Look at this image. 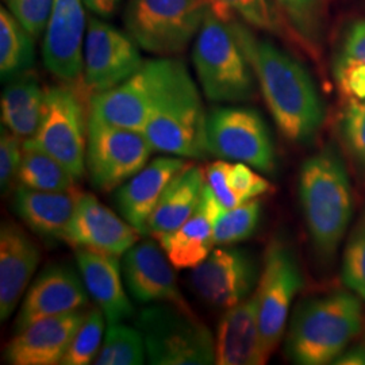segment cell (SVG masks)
I'll use <instances>...</instances> for the list:
<instances>
[{"label": "cell", "instance_id": "cell-1", "mask_svg": "<svg viewBox=\"0 0 365 365\" xmlns=\"http://www.w3.org/2000/svg\"><path fill=\"white\" fill-rule=\"evenodd\" d=\"M233 25L279 130L292 144L312 143L324 123L325 107L307 69L274 43Z\"/></svg>", "mask_w": 365, "mask_h": 365}, {"label": "cell", "instance_id": "cell-2", "mask_svg": "<svg viewBox=\"0 0 365 365\" xmlns=\"http://www.w3.org/2000/svg\"><path fill=\"white\" fill-rule=\"evenodd\" d=\"M363 329L360 298L345 291L303 300L288 327L286 353L299 365L333 364Z\"/></svg>", "mask_w": 365, "mask_h": 365}, {"label": "cell", "instance_id": "cell-3", "mask_svg": "<svg viewBox=\"0 0 365 365\" xmlns=\"http://www.w3.org/2000/svg\"><path fill=\"white\" fill-rule=\"evenodd\" d=\"M299 197L314 248L321 257H331L353 212L349 175L334 148L327 146L303 163Z\"/></svg>", "mask_w": 365, "mask_h": 365}, {"label": "cell", "instance_id": "cell-4", "mask_svg": "<svg viewBox=\"0 0 365 365\" xmlns=\"http://www.w3.org/2000/svg\"><path fill=\"white\" fill-rule=\"evenodd\" d=\"M192 63L211 102H242L253 96V66L235 33L233 19L225 21L209 10L194 42Z\"/></svg>", "mask_w": 365, "mask_h": 365}, {"label": "cell", "instance_id": "cell-5", "mask_svg": "<svg viewBox=\"0 0 365 365\" xmlns=\"http://www.w3.org/2000/svg\"><path fill=\"white\" fill-rule=\"evenodd\" d=\"M137 327L150 364H215V339L194 313L157 303L140 312Z\"/></svg>", "mask_w": 365, "mask_h": 365}, {"label": "cell", "instance_id": "cell-6", "mask_svg": "<svg viewBox=\"0 0 365 365\" xmlns=\"http://www.w3.org/2000/svg\"><path fill=\"white\" fill-rule=\"evenodd\" d=\"M206 120L200 93L185 68L150 114L143 134L160 153L205 158L210 155Z\"/></svg>", "mask_w": 365, "mask_h": 365}, {"label": "cell", "instance_id": "cell-7", "mask_svg": "<svg viewBox=\"0 0 365 365\" xmlns=\"http://www.w3.org/2000/svg\"><path fill=\"white\" fill-rule=\"evenodd\" d=\"M187 66L175 58L144 61L117 87L91 98L90 114L111 125L143 133L150 114Z\"/></svg>", "mask_w": 365, "mask_h": 365}, {"label": "cell", "instance_id": "cell-8", "mask_svg": "<svg viewBox=\"0 0 365 365\" xmlns=\"http://www.w3.org/2000/svg\"><path fill=\"white\" fill-rule=\"evenodd\" d=\"M209 10L210 0H129L123 22L141 49L172 56L196 38Z\"/></svg>", "mask_w": 365, "mask_h": 365}, {"label": "cell", "instance_id": "cell-9", "mask_svg": "<svg viewBox=\"0 0 365 365\" xmlns=\"http://www.w3.org/2000/svg\"><path fill=\"white\" fill-rule=\"evenodd\" d=\"M88 118L76 92L68 87H49L45 90L38 130L24 141V146L54 157L78 180L87 170Z\"/></svg>", "mask_w": 365, "mask_h": 365}, {"label": "cell", "instance_id": "cell-10", "mask_svg": "<svg viewBox=\"0 0 365 365\" xmlns=\"http://www.w3.org/2000/svg\"><path fill=\"white\" fill-rule=\"evenodd\" d=\"M153 150L143 133L90 114L86 165L98 191L110 192L130 180L148 164Z\"/></svg>", "mask_w": 365, "mask_h": 365}, {"label": "cell", "instance_id": "cell-11", "mask_svg": "<svg viewBox=\"0 0 365 365\" xmlns=\"http://www.w3.org/2000/svg\"><path fill=\"white\" fill-rule=\"evenodd\" d=\"M303 286L294 250L279 237L265 250L264 268L256 288L261 345L267 360L283 339L292 300Z\"/></svg>", "mask_w": 365, "mask_h": 365}, {"label": "cell", "instance_id": "cell-12", "mask_svg": "<svg viewBox=\"0 0 365 365\" xmlns=\"http://www.w3.org/2000/svg\"><path fill=\"white\" fill-rule=\"evenodd\" d=\"M206 143L210 155L245 163L271 173L276 168L274 140L260 113L247 107H220L207 114Z\"/></svg>", "mask_w": 365, "mask_h": 365}, {"label": "cell", "instance_id": "cell-13", "mask_svg": "<svg viewBox=\"0 0 365 365\" xmlns=\"http://www.w3.org/2000/svg\"><path fill=\"white\" fill-rule=\"evenodd\" d=\"M138 43L130 34L91 16L83 46V80L87 88L107 91L130 78L144 64Z\"/></svg>", "mask_w": 365, "mask_h": 365}, {"label": "cell", "instance_id": "cell-14", "mask_svg": "<svg viewBox=\"0 0 365 365\" xmlns=\"http://www.w3.org/2000/svg\"><path fill=\"white\" fill-rule=\"evenodd\" d=\"M260 279L257 259L245 249L222 247L192 268L190 283L196 295L212 307L230 309L247 299Z\"/></svg>", "mask_w": 365, "mask_h": 365}, {"label": "cell", "instance_id": "cell-15", "mask_svg": "<svg viewBox=\"0 0 365 365\" xmlns=\"http://www.w3.org/2000/svg\"><path fill=\"white\" fill-rule=\"evenodd\" d=\"M164 249L153 241L133 245L123 257L122 271L131 297L140 303H168L194 313L184 299Z\"/></svg>", "mask_w": 365, "mask_h": 365}, {"label": "cell", "instance_id": "cell-16", "mask_svg": "<svg viewBox=\"0 0 365 365\" xmlns=\"http://www.w3.org/2000/svg\"><path fill=\"white\" fill-rule=\"evenodd\" d=\"M88 291L81 274L66 264L46 267L29 288L15 321V333L39 319L71 313L88 306Z\"/></svg>", "mask_w": 365, "mask_h": 365}, {"label": "cell", "instance_id": "cell-17", "mask_svg": "<svg viewBox=\"0 0 365 365\" xmlns=\"http://www.w3.org/2000/svg\"><path fill=\"white\" fill-rule=\"evenodd\" d=\"M140 235L129 222L119 218L98 197L81 192L64 241L75 249H88L120 257L137 244Z\"/></svg>", "mask_w": 365, "mask_h": 365}, {"label": "cell", "instance_id": "cell-18", "mask_svg": "<svg viewBox=\"0 0 365 365\" xmlns=\"http://www.w3.org/2000/svg\"><path fill=\"white\" fill-rule=\"evenodd\" d=\"M83 0H53L42 43V58L56 78L72 83L83 76L86 15Z\"/></svg>", "mask_w": 365, "mask_h": 365}, {"label": "cell", "instance_id": "cell-19", "mask_svg": "<svg viewBox=\"0 0 365 365\" xmlns=\"http://www.w3.org/2000/svg\"><path fill=\"white\" fill-rule=\"evenodd\" d=\"M86 314L81 309L43 318L15 333L4 349V361L11 365L61 364Z\"/></svg>", "mask_w": 365, "mask_h": 365}, {"label": "cell", "instance_id": "cell-20", "mask_svg": "<svg viewBox=\"0 0 365 365\" xmlns=\"http://www.w3.org/2000/svg\"><path fill=\"white\" fill-rule=\"evenodd\" d=\"M41 260L38 245L11 221L0 227V319L13 315Z\"/></svg>", "mask_w": 365, "mask_h": 365}, {"label": "cell", "instance_id": "cell-21", "mask_svg": "<svg viewBox=\"0 0 365 365\" xmlns=\"http://www.w3.org/2000/svg\"><path fill=\"white\" fill-rule=\"evenodd\" d=\"M184 167L185 161L180 157H157L118 188V210L140 235H149L148 223L160 197L172 178Z\"/></svg>", "mask_w": 365, "mask_h": 365}, {"label": "cell", "instance_id": "cell-22", "mask_svg": "<svg viewBox=\"0 0 365 365\" xmlns=\"http://www.w3.org/2000/svg\"><path fill=\"white\" fill-rule=\"evenodd\" d=\"M267 361L261 345L257 297L253 292L223 314L215 337V364L262 365Z\"/></svg>", "mask_w": 365, "mask_h": 365}, {"label": "cell", "instance_id": "cell-23", "mask_svg": "<svg viewBox=\"0 0 365 365\" xmlns=\"http://www.w3.org/2000/svg\"><path fill=\"white\" fill-rule=\"evenodd\" d=\"M225 211L226 209L206 182L205 192L195 212L178 230L157 238L176 269L195 268L209 257L211 248L214 247V225Z\"/></svg>", "mask_w": 365, "mask_h": 365}, {"label": "cell", "instance_id": "cell-24", "mask_svg": "<svg viewBox=\"0 0 365 365\" xmlns=\"http://www.w3.org/2000/svg\"><path fill=\"white\" fill-rule=\"evenodd\" d=\"M76 264L88 294L103 312L108 325L129 319L134 309L122 283L119 256L76 249Z\"/></svg>", "mask_w": 365, "mask_h": 365}, {"label": "cell", "instance_id": "cell-25", "mask_svg": "<svg viewBox=\"0 0 365 365\" xmlns=\"http://www.w3.org/2000/svg\"><path fill=\"white\" fill-rule=\"evenodd\" d=\"M80 195L76 188L52 192L18 185L14 191L13 209L19 220L42 240L64 241Z\"/></svg>", "mask_w": 365, "mask_h": 365}, {"label": "cell", "instance_id": "cell-26", "mask_svg": "<svg viewBox=\"0 0 365 365\" xmlns=\"http://www.w3.org/2000/svg\"><path fill=\"white\" fill-rule=\"evenodd\" d=\"M206 187V175L196 165L179 170L165 187L153 211L148 230L149 235L161 237L178 230L197 209Z\"/></svg>", "mask_w": 365, "mask_h": 365}, {"label": "cell", "instance_id": "cell-27", "mask_svg": "<svg viewBox=\"0 0 365 365\" xmlns=\"http://www.w3.org/2000/svg\"><path fill=\"white\" fill-rule=\"evenodd\" d=\"M45 90L31 73L9 81L1 92V123L21 138H30L38 130L43 114Z\"/></svg>", "mask_w": 365, "mask_h": 365}, {"label": "cell", "instance_id": "cell-28", "mask_svg": "<svg viewBox=\"0 0 365 365\" xmlns=\"http://www.w3.org/2000/svg\"><path fill=\"white\" fill-rule=\"evenodd\" d=\"M34 63V37L10 13L0 9V75L10 81L29 72Z\"/></svg>", "mask_w": 365, "mask_h": 365}, {"label": "cell", "instance_id": "cell-29", "mask_svg": "<svg viewBox=\"0 0 365 365\" xmlns=\"http://www.w3.org/2000/svg\"><path fill=\"white\" fill-rule=\"evenodd\" d=\"M18 182L31 190L63 192L76 188L78 180L54 157L36 148L24 146Z\"/></svg>", "mask_w": 365, "mask_h": 365}, {"label": "cell", "instance_id": "cell-30", "mask_svg": "<svg viewBox=\"0 0 365 365\" xmlns=\"http://www.w3.org/2000/svg\"><path fill=\"white\" fill-rule=\"evenodd\" d=\"M148 359L145 341L138 327L123 324L108 325L105 342L95 365H140Z\"/></svg>", "mask_w": 365, "mask_h": 365}, {"label": "cell", "instance_id": "cell-31", "mask_svg": "<svg viewBox=\"0 0 365 365\" xmlns=\"http://www.w3.org/2000/svg\"><path fill=\"white\" fill-rule=\"evenodd\" d=\"M260 218L261 203L257 199L226 210L214 225V247H229L248 240L256 233Z\"/></svg>", "mask_w": 365, "mask_h": 365}, {"label": "cell", "instance_id": "cell-32", "mask_svg": "<svg viewBox=\"0 0 365 365\" xmlns=\"http://www.w3.org/2000/svg\"><path fill=\"white\" fill-rule=\"evenodd\" d=\"M105 314L98 307L88 310L72 339L61 365L93 364L101 352L105 333Z\"/></svg>", "mask_w": 365, "mask_h": 365}, {"label": "cell", "instance_id": "cell-33", "mask_svg": "<svg viewBox=\"0 0 365 365\" xmlns=\"http://www.w3.org/2000/svg\"><path fill=\"white\" fill-rule=\"evenodd\" d=\"M210 10L225 21L237 14L253 27L279 33V21L268 0H210Z\"/></svg>", "mask_w": 365, "mask_h": 365}, {"label": "cell", "instance_id": "cell-34", "mask_svg": "<svg viewBox=\"0 0 365 365\" xmlns=\"http://www.w3.org/2000/svg\"><path fill=\"white\" fill-rule=\"evenodd\" d=\"M325 0H277L288 24L306 43H317L324 21Z\"/></svg>", "mask_w": 365, "mask_h": 365}, {"label": "cell", "instance_id": "cell-35", "mask_svg": "<svg viewBox=\"0 0 365 365\" xmlns=\"http://www.w3.org/2000/svg\"><path fill=\"white\" fill-rule=\"evenodd\" d=\"M339 134L354 164L365 170V101H349L339 119Z\"/></svg>", "mask_w": 365, "mask_h": 365}, {"label": "cell", "instance_id": "cell-36", "mask_svg": "<svg viewBox=\"0 0 365 365\" xmlns=\"http://www.w3.org/2000/svg\"><path fill=\"white\" fill-rule=\"evenodd\" d=\"M341 277L346 287L365 299V220L356 227L345 248Z\"/></svg>", "mask_w": 365, "mask_h": 365}, {"label": "cell", "instance_id": "cell-37", "mask_svg": "<svg viewBox=\"0 0 365 365\" xmlns=\"http://www.w3.org/2000/svg\"><path fill=\"white\" fill-rule=\"evenodd\" d=\"M24 138L1 126L0 133V190L6 195L18 180V172L24 157Z\"/></svg>", "mask_w": 365, "mask_h": 365}, {"label": "cell", "instance_id": "cell-38", "mask_svg": "<svg viewBox=\"0 0 365 365\" xmlns=\"http://www.w3.org/2000/svg\"><path fill=\"white\" fill-rule=\"evenodd\" d=\"M7 6L10 13L34 38L46 31L53 0H7Z\"/></svg>", "mask_w": 365, "mask_h": 365}, {"label": "cell", "instance_id": "cell-39", "mask_svg": "<svg viewBox=\"0 0 365 365\" xmlns=\"http://www.w3.org/2000/svg\"><path fill=\"white\" fill-rule=\"evenodd\" d=\"M229 185L240 205L267 194L272 185L245 163L230 164Z\"/></svg>", "mask_w": 365, "mask_h": 365}, {"label": "cell", "instance_id": "cell-40", "mask_svg": "<svg viewBox=\"0 0 365 365\" xmlns=\"http://www.w3.org/2000/svg\"><path fill=\"white\" fill-rule=\"evenodd\" d=\"M339 90L349 101H365V63L341 56L336 64Z\"/></svg>", "mask_w": 365, "mask_h": 365}, {"label": "cell", "instance_id": "cell-41", "mask_svg": "<svg viewBox=\"0 0 365 365\" xmlns=\"http://www.w3.org/2000/svg\"><path fill=\"white\" fill-rule=\"evenodd\" d=\"M229 168H230V163L220 160L210 164L205 170L206 182L210 190L226 210L235 209L237 206H240V202L237 200L229 185Z\"/></svg>", "mask_w": 365, "mask_h": 365}, {"label": "cell", "instance_id": "cell-42", "mask_svg": "<svg viewBox=\"0 0 365 365\" xmlns=\"http://www.w3.org/2000/svg\"><path fill=\"white\" fill-rule=\"evenodd\" d=\"M342 56L365 63V21L354 24L344 41Z\"/></svg>", "mask_w": 365, "mask_h": 365}, {"label": "cell", "instance_id": "cell-43", "mask_svg": "<svg viewBox=\"0 0 365 365\" xmlns=\"http://www.w3.org/2000/svg\"><path fill=\"white\" fill-rule=\"evenodd\" d=\"M84 6L99 18H110L117 11L120 0H83Z\"/></svg>", "mask_w": 365, "mask_h": 365}, {"label": "cell", "instance_id": "cell-44", "mask_svg": "<svg viewBox=\"0 0 365 365\" xmlns=\"http://www.w3.org/2000/svg\"><path fill=\"white\" fill-rule=\"evenodd\" d=\"M336 365H365V345H354L353 348H346L334 360Z\"/></svg>", "mask_w": 365, "mask_h": 365}]
</instances>
